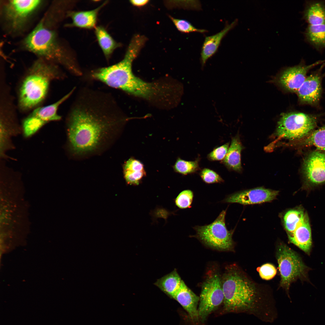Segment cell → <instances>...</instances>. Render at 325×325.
<instances>
[{
	"label": "cell",
	"mask_w": 325,
	"mask_h": 325,
	"mask_svg": "<svg viewBox=\"0 0 325 325\" xmlns=\"http://www.w3.org/2000/svg\"><path fill=\"white\" fill-rule=\"evenodd\" d=\"M237 23V20L236 19L230 24L227 25L220 32L205 37L200 54L202 67L204 66L207 60L216 52L223 38L236 26Z\"/></svg>",
	"instance_id": "obj_16"
},
{
	"label": "cell",
	"mask_w": 325,
	"mask_h": 325,
	"mask_svg": "<svg viewBox=\"0 0 325 325\" xmlns=\"http://www.w3.org/2000/svg\"><path fill=\"white\" fill-rule=\"evenodd\" d=\"M169 17L177 29L182 32L186 33L192 32L204 33L207 32L206 29L196 28L186 20L177 19L171 16Z\"/></svg>",
	"instance_id": "obj_29"
},
{
	"label": "cell",
	"mask_w": 325,
	"mask_h": 325,
	"mask_svg": "<svg viewBox=\"0 0 325 325\" xmlns=\"http://www.w3.org/2000/svg\"><path fill=\"white\" fill-rule=\"evenodd\" d=\"M279 193L278 190L258 187L229 195L222 202L243 205L259 204L273 200L276 198Z\"/></svg>",
	"instance_id": "obj_13"
},
{
	"label": "cell",
	"mask_w": 325,
	"mask_h": 325,
	"mask_svg": "<svg viewBox=\"0 0 325 325\" xmlns=\"http://www.w3.org/2000/svg\"><path fill=\"white\" fill-rule=\"evenodd\" d=\"M226 210H223L211 223L197 226L195 237L205 245L221 251L232 250L234 243L232 239L233 230H228L226 225Z\"/></svg>",
	"instance_id": "obj_6"
},
{
	"label": "cell",
	"mask_w": 325,
	"mask_h": 325,
	"mask_svg": "<svg viewBox=\"0 0 325 325\" xmlns=\"http://www.w3.org/2000/svg\"><path fill=\"white\" fill-rule=\"evenodd\" d=\"M182 280L176 269L158 279L154 283L161 290L172 298L181 285Z\"/></svg>",
	"instance_id": "obj_24"
},
{
	"label": "cell",
	"mask_w": 325,
	"mask_h": 325,
	"mask_svg": "<svg viewBox=\"0 0 325 325\" xmlns=\"http://www.w3.org/2000/svg\"><path fill=\"white\" fill-rule=\"evenodd\" d=\"M301 139L300 145L303 146H314L325 150V126L312 131Z\"/></svg>",
	"instance_id": "obj_27"
},
{
	"label": "cell",
	"mask_w": 325,
	"mask_h": 325,
	"mask_svg": "<svg viewBox=\"0 0 325 325\" xmlns=\"http://www.w3.org/2000/svg\"><path fill=\"white\" fill-rule=\"evenodd\" d=\"M24 48L39 58L62 65L70 73L81 76L82 72L75 60L61 45L54 31L42 19L24 39Z\"/></svg>",
	"instance_id": "obj_4"
},
{
	"label": "cell",
	"mask_w": 325,
	"mask_h": 325,
	"mask_svg": "<svg viewBox=\"0 0 325 325\" xmlns=\"http://www.w3.org/2000/svg\"><path fill=\"white\" fill-rule=\"evenodd\" d=\"M302 15L304 20L308 25H325V1H306Z\"/></svg>",
	"instance_id": "obj_20"
},
{
	"label": "cell",
	"mask_w": 325,
	"mask_h": 325,
	"mask_svg": "<svg viewBox=\"0 0 325 325\" xmlns=\"http://www.w3.org/2000/svg\"><path fill=\"white\" fill-rule=\"evenodd\" d=\"M107 3L105 1L97 8L91 10L69 12L68 16L72 20L69 26L86 29L95 28L98 13Z\"/></svg>",
	"instance_id": "obj_19"
},
{
	"label": "cell",
	"mask_w": 325,
	"mask_h": 325,
	"mask_svg": "<svg viewBox=\"0 0 325 325\" xmlns=\"http://www.w3.org/2000/svg\"><path fill=\"white\" fill-rule=\"evenodd\" d=\"M199 298V319L204 322L223 302L221 277L218 272L211 271L208 274L202 286Z\"/></svg>",
	"instance_id": "obj_10"
},
{
	"label": "cell",
	"mask_w": 325,
	"mask_h": 325,
	"mask_svg": "<svg viewBox=\"0 0 325 325\" xmlns=\"http://www.w3.org/2000/svg\"><path fill=\"white\" fill-rule=\"evenodd\" d=\"M200 175L202 180L207 184L221 183L224 181L217 172L208 168L203 169L200 172Z\"/></svg>",
	"instance_id": "obj_31"
},
{
	"label": "cell",
	"mask_w": 325,
	"mask_h": 325,
	"mask_svg": "<svg viewBox=\"0 0 325 325\" xmlns=\"http://www.w3.org/2000/svg\"><path fill=\"white\" fill-rule=\"evenodd\" d=\"M73 88L69 92L57 101L49 105L38 107L32 110L23 120V127L25 135H32L46 123L60 120L61 116L58 113L60 106L67 100L75 90Z\"/></svg>",
	"instance_id": "obj_11"
},
{
	"label": "cell",
	"mask_w": 325,
	"mask_h": 325,
	"mask_svg": "<svg viewBox=\"0 0 325 325\" xmlns=\"http://www.w3.org/2000/svg\"><path fill=\"white\" fill-rule=\"evenodd\" d=\"M95 33L104 55L107 59H109L113 51L121 46V44L116 41L102 26L95 27Z\"/></svg>",
	"instance_id": "obj_25"
},
{
	"label": "cell",
	"mask_w": 325,
	"mask_h": 325,
	"mask_svg": "<svg viewBox=\"0 0 325 325\" xmlns=\"http://www.w3.org/2000/svg\"><path fill=\"white\" fill-rule=\"evenodd\" d=\"M305 182L314 186L325 182V153L319 151L311 153L305 159L302 168Z\"/></svg>",
	"instance_id": "obj_12"
},
{
	"label": "cell",
	"mask_w": 325,
	"mask_h": 325,
	"mask_svg": "<svg viewBox=\"0 0 325 325\" xmlns=\"http://www.w3.org/2000/svg\"><path fill=\"white\" fill-rule=\"evenodd\" d=\"M39 0H11L3 2L2 18L9 32L22 31L33 15L43 3Z\"/></svg>",
	"instance_id": "obj_7"
},
{
	"label": "cell",
	"mask_w": 325,
	"mask_h": 325,
	"mask_svg": "<svg viewBox=\"0 0 325 325\" xmlns=\"http://www.w3.org/2000/svg\"><path fill=\"white\" fill-rule=\"evenodd\" d=\"M289 241L297 246L305 253L310 254L312 245L311 233L307 215L295 230L288 234Z\"/></svg>",
	"instance_id": "obj_17"
},
{
	"label": "cell",
	"mask_w": 325,
	"mask_h": 325,
	"mask_svg": "<svg viewBox=\"0 0 325 325\" xmlns=\"http://www.w3.org/2000/svg\"><path fill=\"white\" fill-rule=\"evenodd\" d=\"M193 193L190 190H184L181 192L175 200L176 205L179 208L184 209L190 208L193 201Z\"/></svg>",
	"instance_id": "obj_30"
},
{
	"label": "cell",
	"mask_w": 325,
	"mask_h": 325,
	"mask_svg": "<svg viewBox=\"0 0 325 325\" xmlns=\"http://www.w3.org/2000/svg\"><path fill=\"white\" fill-rule=\"evenodd\" d=\"M261 277L263 279L268 280L272 279L276 275L277 270L275 266L270 263L263 265L257 268Z\"/></svg>",
	"instance_id": "obj_33"
},
{
	"label": "cell",
	"mask_w": 325,
	"mask_h": 325,
	"mask_svg": "<svg viewBox=\"0 0 325 325\" xmlns=\"http://www.w3.org/2000/svg\"><path fill=\"white\" fill-rule=\"evenodd\" d=\"M276 258L281 277L280 285L286 291L294 281L306 278L308 268L298 255L285 244L278 245Z\"/></svg>",
	"instance_id": "obj_8"
},
{
	"label": "cell",
	"mask_w": 325,
	"mask_h": 325,
	"mask_svg": "<svg viewBox=\"0 0 325 325\" xmlns=\"http://www.w3.org/2000/svg\"><path fill=\"white\" fill-rule=\"evenodd\" d=\"M320 77L312 74L306 78L297 92L300 101L307 103L313 104L320 99L321 94Z\"/></svg>",
	"instance_id": "obj_18"
},
{
	"label": "cell",
	"mask_w": 325,
	"mask_h": 325,
	"mask_svg": "<svg viewBox=\"0 0 325 325\" xmlns=\"http://www.w3.org/2000/svg\"><path fill=\"white\" fill-rule=\"evenodd\" d=\"M304 35L305 41L317 51L325 50V25H308Z\"/></svg>",
	"instance_id": "obj_23"
},
{
	"label": "cell",
	"mask_w": 325,
	"mask_h": 325,
	"mask_svg": "<svg viewBox=\"0 0 325 325\" xmlns=\"http://www.w3.org/2000/svg\"><path fill=\"white\" fill-rule=\"evenodd\" d=\"M319 60L308 65L300 64L287 68L280 75L278 82L284 89L291 92H297L305 81L306 74L310 69L325 63Z\"/></svg>",
	"instance_id": "obj_14"
},
{
	"label": "cell",
	"mask_w": 325,
	"mask_h": 325,
	"mask_svg": "<svg viewBox=\"0 0 325 325\" xmlns=\"http://www.w3.org/2000/svg\"><path fill=\"white\" fill-rule=\"evenodd\" d=\"M305 213L300 208L292 209L287 211L283 217V221L287 234L293 233L304 219Z\"/></svg>",
	"instance_id": "obj_26"
},
{
	"label": "cell",
	"mask_w": 325,
	"mask_h": 325,
	"mask_svg": "<svg viewBox=\"0 0 325 325\" xmlns=\"http://www.w3.org/2000/svg\"><path fill=\"white\" fill-rule=\"evenodd\" d=\"M221 281L225 311L234 312L252 308L256 300V289L237 266H227Z\"/></svg>",
	"instance_id": "obj_5"
},
{
	"label": "cell",
	"mask_w": 325,
	"mask_h": 325,
	"mask_svg": "<svg viewBox=\"0 0 325 325\" xmlns=\"http://www.w3.org/2000/svg\"><path fill=\"white\" fill-rule=\"evenodd\" d=\"M65 74L57 64L39 58L22 77L17 91V106L24 112L40 106L46 98L53 81L62 79Z\"/></svg>",
	"instance_id": "obj_3"
},
{
	"label": "cell",
	"mask_w": 325,
	"mask_h": 325,
	"mask_svg": "<svg viewBox=\"0 0 325 325\" xmlns=\"http://www.w3.org/2000/svg\"><path fill=\"white\" fill-rule=\"evenodd\" d=\"M199 159L194 161H186L178 158L173 166L174 170L184 175L192 174L200 169Z\"/></svg>",
	"instance_id": "obj_28"
},
{
	"label": "cell",
	"mask_w": 325,
	"mask_h": 325,
	"mask_svg": "<svg viewBox=\"0 0 325 325\" xmlns=\"http://www.w3.org/2000/svg\"><path fill=\"white\" fill-rule=\"evenodd\" d=\"M149 2L148 0H131L130 3L133 5L137 7H141L146 5Z\"/></svg>",
	"instance_id": "obj_34"
},
{
	"label": "cell",
	"mask_w": 325,
	"mask_h": 325,
	"mask_svg": "<svg viewBox=\"0 0 325 325\" xmlns=\"http://www.w3.org/2000/svg\"><path fill=\"white\" fill-rule=\"evenodd\" d=\"M316 124L313 116L302 113L281 114L277 123V136L291 140L302 139L312 131Z\"/></svg>",
	"instance_id": "obj_9"
},
{
	"label": "cell",
	"mask_w": 325,
	"mask_h": 325,
	"mask_svg": "<svg viewBox=\"0 0 325 325\" xmlns=\"http://www.w3.org/2000/svg\"><path fill=\"white\" fill-rule=\"evenodd\" d=\"M124 178L130 185H138L146 175L144 165L141 162L131 158L125 162L123 166Z\"/></svg>",
	"instance_id": "obj_22"
},
{
	"label": "cell",
	"mask_w": 325,
	"mask_h": 325,
	"mask_svg": "<svg viewBox=\"0 0 325 325\" xmlns=\"http://www.w3.org/2000/svg\"><path fill=\"white\" fill-rule=\"evenodd\" d=\"M230 143L225 144L214 148L207 155V158L211 161L223 160L228 152Z\"/></svg>",
	"instance_id": "obj_32"
},
{
	"label": "cell",
	"mask_w": 325,
	"mask_h": 325,
	"mask_svg": "<svg viewBox=\"0 0 325 325\" xmlns=\"http://www.w3.org/2000/svg\"><path fill=\"white\" fill-rule=\"evenodd\" d=\"M172 298L183 307L194 322H198L199 297L191 290L183 280L180 287Z\"/></svg>",
	"instance_id": "obj_15"
},
{
	"label": "cell",
	"mask_w": 325,
	"mask_h": 325,
	"mask_svg": "<svg viewBox=\"0 0 325 325\" xmlns=\"http://www.w3.org/2000/svg\"><path fill=\"white\" fill-rule=\"evenodd\" d=\"M243 149L239 137L236 136L233 138L227 154L222 161L228 170L238 172L241 171V152Z\"/></svg>",
	"instance_id": "obj_21"
},
{
	"label": "cell",
	"mask_w": 325,
	"mask_h": 325,
	"mask_svg": "<svg viewBox=\"0 0 325 325\" xmlns=\"http://www.w3.org/2000/svg\"><path fill=\"white\" fill-rule=\"evenodd\" d=\"M146 40L145 36L135 35L122 60L109 67L92 70L90 77L92 79L102 82L110 87L147 99L161 96L164 92L163 86L157 83L144 81L136 76L132 71V62Z\"/></svg>",
	"instance_id": "obj_2"
},
{
	"label": "cell",
	"mask_w": 325,
	"mask_h": 325,
	"mask_svg": "<svg viewBox=\"0 0 325 325\" xmlns=\"http://www.w3.org/2000/svg\"><path fill=\"white\" fill-rule=\"evenodd\" d=\"M120 113L110 94L89 88L81 90L67 118L69 145L73 156L87 157L109 147L125 120Z\"/></svg>",
	"instance_id": "obj_1"
}]
</instances>
